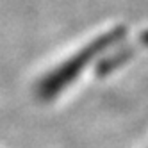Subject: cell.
Instances as JSON below:
<instances>
[{"label": "cell", "mask_w": 148, "mask_h": 148, "mask_svg": "<svg viewBox=\"0 0 148 148\" xmlns=\"http://www.w3.org/2000/svg\"><path fill=\"white\" fill-rule=\"evenodd\" d=\"M125 32H127L125 27H116L111 32H105L97 39H93L82 50L73 54L68 61L61 62L56 70H52L48 75L41 79V82L38 84V97L41 100H52L54 97H57L61 91H64L80 75L89 62H93L100 54L107 52L111 47L118 43L125 36Z\"/></svg>", "instance_id": "cell-1"}]
</instances>
